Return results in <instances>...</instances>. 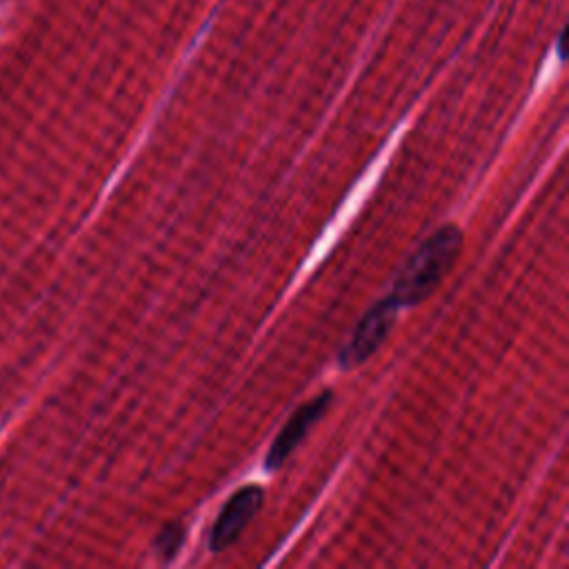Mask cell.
Listing matches in <instances>:
<instances>
[{
	"label": "cell",
	"instance_id": "2",
	"mask_svg": "<svg viewBox=\"0 0 569 569\" xmlns=\"http://www.w3.org/2000/svg\"><path fill=\"white\" fill-rule=\"evenodd\" d=\"M396 309L398 305L387 296L385 300L376 302L356 325L351 340L342 347L338 360L342 369H353L360 367L362 362H367L385 342L393 318H396Z\"/></svg>",
	"mask_w": 569,
	"mask_h": 569
},
{
	"label": "cell",
	"instance_id": "3",
	"mask_svg": "<svg viewBox=\"0 0 569 569\" xmlns=\"http://www.w3.org/2000/svg\"><path fill=\"white\" fill-rule=\"evenodd\" d=\"M262 498L264 496L258 485H247L224 502L209 533V549L213 553L224 551L240 538L242 529L253 520V516L262 507Z\"/></svg>",
	"mask_w": 569,
	"mask_h": 569
},
{
	"label": "cell",
	"instance_id": "1",
	"mask_svg": "<svg viewBox=\"0 0 569 569\" xmlns=\"http://www.w3.org/2000/svg\"><path fill=\"white\" fill-rule=\"evenodd\" d=\"M462 251V231L456 224H445L433 231L420 249L407 260L398 273L391 291V300L398 307H411L422 302L436 291L440 280L453 269Z\"/></svg>",
	"mask_w": 569,
	"mask_h": 569
},
{
	"label": "cell",
	"instance_id": "4",
	"mask_svg": "<svg viewBox=\"0 0 569 569\" xmlns=\"http://www.w3.org/2000/svg\"><path fill=\"white\" fill-rule=\"evenodd\" d=\"M331 400H333V393L322 391L316 398H311L309 402L300 405L291 413V418L284 422V427L280 429V433L276 436L273 445L267 451V458H264L267 469H271V471L278 469L296 451V447L302 442V438L309 433V429L325 416Z\"/></svg>",
	"mask_w": 569,
	"mask_h": 569
},
{
	"label": "cell",
	"instance_id": "5",
	"mask_svg": "<svg viewBox=\"0 0 569 569\" xmlns=\"http://www.w3.org/2000/svg\"><path fill=\"white\" fill-rule=\"evenodd\" d=\"M184 536H187V531H184V525H182V522H167V525L158 531V536H156V540H153V551H156V556H158L160 560H171V558L180 551V547L184 545Z\"/></svg>",
	"mask_w": 569,
	"mask_h": 569
}]
</instances>
